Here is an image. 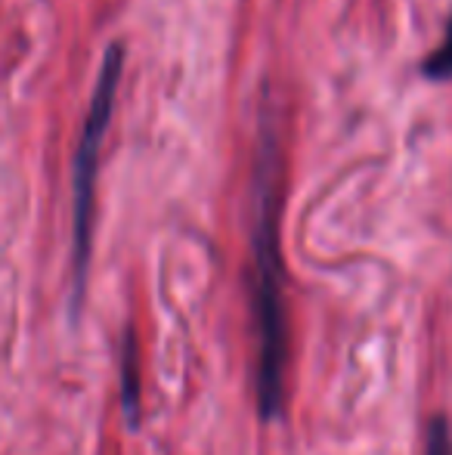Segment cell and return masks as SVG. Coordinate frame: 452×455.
Wrapping results in <instances>:
<instances>
[{
  "label": "cell",
  "mask_w": 452,
  "mask_h": 455,
  "mask_svg": "<svg viewBox=\"0 0 452 455\" xmlns=\"http://www.w3.org/2000/svg\"><path fill=\"white\" fill-rule=\"evenodd\" d=\"M251 310L258 335V406L264 419L282 409L289 365V307L285 270L279 251V146L264 124L254 164V223H251Z\"/></svg>",
  "instance_id": "1"
},
{
  "label": "cell",
  "mask_w": 452,
  "mask_h": 455,
  "mask_svg": "<svg viewBox=\"0 0 452 455\" xmlns=\"http://www.w3.org/2000/svg\"><path fill=\"white\" fill-rule=\"evenodd\" d=\"M121 75H124V44L115 41L103 53L97 72V84L91 93L84 124H81L78 149L72 164V275H75V300L84 291L87 264H91V239H93V204H97V177L103 143L112 124L115 96H118Z\"/></svg>",
  "instance_id": "2"
},
{
  "label": "cell",
  "mask_w": 452,
  "mask_h": 455,
  "mask_svg": "<svg viewBox=\"0 0 452 455\" xmlns=\"http://www.w3.org/2000/svg\"><path fill=\"white\" fill-rule=\"evenodd\" d=\"M422 75L428 81H452V16L447 22V35H443L440 47L431 56H424Z\"/></svg>",
  "instance_id": "3"
},
{
  "label": "cell",
  "mask_w": 452,
  "mask_h": 455,
  "mask_svg": "<svg viewBox=\"0 0 452 455\" xmlns=\"http://www.w3.org/2000/svg\"><path fill=\"white\" fill-rule=\"evenodd\" d=\"M124 409L131 415V425H137V409H139V390H137V350H133V338L127 335L124 344Z\"/></svg>",
  "instance_id": "4"
},
{
  "label": "cell",
  "mask_w": 452,
  "mask_h": 455,
  "mask_svg": "<svg viewBox=\"0 0 452 455\" xmlns=\"http://www.w3.org/2000/svg\"><path fill=\"white\" fill-rule=\"evenodd\" d=\"M424 455H452V431L447 419H434L424 440Z\"/></svg>",
  "instance_id": "5"
}]
</instances>
